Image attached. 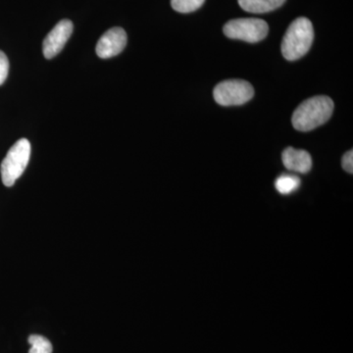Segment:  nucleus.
<instances>
[{"mask_svg": "<svg viewBox=\"0 0 353 353\" xmlns=\"http://www.w3.org/2000/svg\"><path fill=\"white\" fill-rule=\"evenodd\" d=\"M334 108V101L325 95L306 99L292 114V126L299 132L312 131L331 118Z\"/></svg>", "mask_w": 353, "mask_h": 353, "instance_id": "f257e3e1", "label": "nucleus"}, {"mask_svg": "<svg viewBox=\"0 0 353 353\" xmlns=\"http://www.w3.org/2000/svg\"><path fill=\"white\" fill-rule=\"evenodd\" d=\"M313 39L314 30L311 21L307 18H297L290 25L283 39V57L289 61L304 57L310 50Z\"/></svg>", "mask_w": 353, "mask_h": 353, "instance_id": "f03ea898", "label": "nucleus"}, {"mask_svg": "<svg viewBox=\"0 0 353 353\" xmlns=\"http://www.w3.org/2000/svg\"><path fill=\"white\" fill-rule=\"evenodd\" d=\"M31 157V143L27 139L16 141L1 163V179L4 185L12 187L22 176Z\"/></svg>", "mask_w": 353, "mask_h": 353, "instance_id": "7ed1b4c3", "label": "nucleus"}, {"mask_svg": "<svg viewBox=\"0 0 353 353\" xmlns=\"http://www.w3.org/2000/svg\"><path fill=\"white\" fill-rule=\"evenodd\" d=\"M223 32L228 38L253 43H259L266 38L269 27L263 20L243 18V19L229 21L224 26Z\"/></svg>", "mask_w": 353, "mask_h": 353, "instance_id": "20e7f679", "label": "nucleus"}, {"mask_svg": "<svg viewBox=\"0 0 353 353\" xmlns=\"http://www.w3.org/2000/svg\"><path fill=\"white\" fill-rule=\"evenodd\" d=\"M254 95L252 83L243 80H227L218 83L213 92L215 101L222 106L241 105Z\"/></svg>", "mask_w": 353, "mask_h": 353, "instance_id": "39448f33", "label": "nucleus"}, {"mask_svg": "<svg viewBox=\"0 0 353 353\" xmlns=\"http://www.w3.org/2000/svg\"><path fill=\"white\" fill-rule=\"evenodd\" d=\"M73 28L71 21L64 19L51 30L43 43V55L46 59H52L61 52L73 32Z\"/></svg>", "mask_w": 353, "mask_h": 353, "instance_id": "423d86ee", "label": "nucleus"}, {"mask_svg": "<svg viewBox=\"0 0 353 353\" xmlns=\"http://www.w3.org/2000/svg\"><path fill=\"white\" fill-rule=\"evenodd\" d=\"M127 44V34L124 29L119 27L108 30L103 36L99 39L95 51L99 57L103 59L116 57L120 54Z\"/></svg>", "mask_w": 353, "mask_h": 353, "instance_id": "0eeeda50", "label": "nucleus"}, {"mask_svg": "<svg viewBox=\"0 0 353 353\" xmlns=\"http://www.w3.org/2000/svg\"><path fill=\"white\" fill-rule=\"evenodd\" d=\"M283 163L288 170L307 173L312 168V158L306 150L285 148L282 154Z\"/></svg>", "mask_w": 353, "mask_h": 353, "instance_id": "6e6552de", "label": "nucleus"}, {"mask_svg": "<svg viewBox=\"0 0 353 353\" xmlns=\"http://www.w3.org/2000/svg\"><path fill=\"white\" fill-rule=\"evenodd\" d=\"M245 11L250 13H267L276 10L285 3V0H238Z\"/></svg>", "mask_w": 353, "mask_h": 353, "instance_id": "1a4fd4ad", "label": "nucleus"}, {"mask_svg": "<svg viewBox=\"0 0 353 353\" xmlns=\"http://www.w3.org/2000/svg\"><path fill=\"white\" fill-rule=\"evenodd\" d=\"M275 187L281 194H290L301 187V179L296 176L282 175L276 180Z\"/></svg>", "mask_w": 353, "mask_h": 353, "instance_id": "9d476101", "label": "nucleus"}, {"mask_svg": "<svg viewBox=\"0 0 353 353\" xmlns=\"http://www.w3.org/2000/svg\"><path fill=\"white\" fill-rule=\"evenodd\" d=\"M31 348L29 353H52L53 347L50 340L39 334H31L28 339Z\"/></svg>", "mask_w": 353, "mask_h": 353, "instance_id": "9b49d317", "label": "nucleus"}, {"mask_svg": "<svg viewBox=\"0 0 353 353\" xmlns=\"http://www.w3.org/2000/svg\"><path fill=\"white\" fill-rule=\"evenodd\" d=\"M205 0H171L174 10L180 13H190L201 8Z\"/></svg>", "mask_w": 353, "mask_h": 353, "instance_id": "f8f14e48", "label": "nucleus"}, {"mask_svg": "<svg viewBox=\"0 0 353 353\" xmlns=\"http://www.w3.org/2000/svg\"><path fill=\"white\" fill-rule=\"evenodd\" d=\"M9 72V61L6 53L0 50V85L6 82Z\"/></svg>", "mask_w": 353, "mask_h": 353, "instance_id": "ddd939ff", "label": "nucleus"}, {"mask_svg": "<svg viewBox=\"0 0 353 353\" xmlns=\"http://www.w3.org/2000/svg\"><path fill=\"white\" fill-rule=\"evenodd\" d=\"M343 168L345 169L347 173L352 174L353 173V152L352 150H350L343 155Z\"/></svg>", "mask_w": 353, "mask_h": 353, "instance_id": "4468645a", "label": "nucleus"}]
</instances>
